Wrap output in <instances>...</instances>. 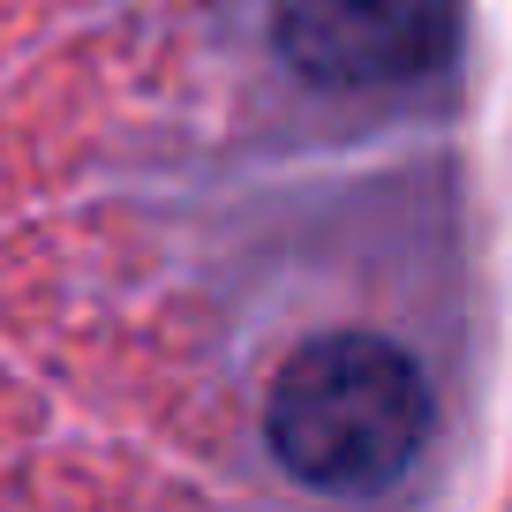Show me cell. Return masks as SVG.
I'll return each mask as SVG.
<instances>
[{"label":"cell","instance_id":"1","mask_svg":"<svg viewBox=\"0 0 512 512\" xmlns=\"http://www.w3.org/2000/svg\"><path fill=\"white\" fill-rule=\"evenodd\" d=\"M264 445L324 497L392 490L430 445V377L377 332H317L272 369Z\"/></svg>","mask_w":512,"mask_h":512},{"label":"cell","instance_id":"2","mask_svg":"<svg viewBox=\"0 0 512 512\" xmlns=\"http://www.w3.org/2000/svg\"><path fill=\"white\" fill-rule=\"evenodd\" d=\"M467 0H272V46L324 91H392L452 61Z\"/></svg>","mask_w":512,"mask_h":512}]
</instances>
